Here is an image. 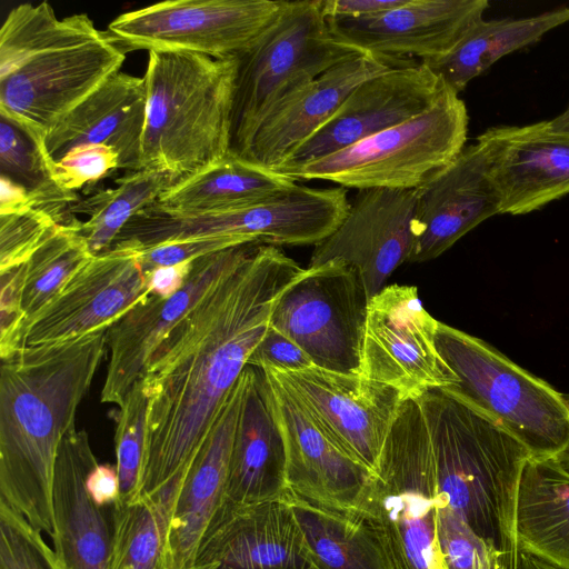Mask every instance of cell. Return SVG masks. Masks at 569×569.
<instances>
[{
  "label": "cell",
  "instance_id": "cell-35",
  "mask_svg": "<svg viewBox=\"0 0 569 569\" xmlns=\"http://www.w3.org/2000/svg\"><path fill=\"white\" fill-rule=\"evenodd\" d=\"M147 409L148 395L140 377L127 393L117 418L114 442L119 505L139 498L146 456Z\"/></svg>",
  "mask_w": 569,
  "mask_h": 569
},
{
  "label": "cell",
  "instance_id": "cell-31",
  "mask_svg": "<svg viewBox=\"0 0 569 569\" xmlns=\"http://www.w3.org/2000/svg\"><path fill=\"white\" fill-rule=\"evenodd\" d=\"M283 498L293 511L315 569H388L373 529L359 513L310 502L289 489Z\"/></svg>",
  "mask_w": 569,
  "mask_h": 569
},
{
  "label": "cell",
  "instance_id": "cell-2",
  "mask_svg": "<svg viewBox=\"0 0 569 569\" xmlns=\"http://www.w3.org/2000/svg\"><path fill=\"white\" fill-rule=\"evenodd\" d=\"M106 331L2 359L0 500L33 527L53 532L52 485L58 451L104 356Z\"/></svg>",
  "mask_w": 569,
  "mask_h": 569
},
{
  "label": "cell",
  "instance_id": "cell-29",
  "mask_svg": "<svg viewBox=\"0 0 569 569\" xmlns=\"http://www.w3.org/2000/svg\"><path fill=\"white\" fill-rule=\"evenodd\" d=\"M296 184L277 170L229 153L221 161L177 180L161 193L157 203L180 214L236 211L267 201Z\"/></svg>",
  "mask_w": 569,
  "mask_h": 569
},
{
  "label": "cell",
  "instance_id": "cell-47",
  "mask_svg": "<svg viewBox=\"0 0 569 569\" xmlns=\"http://www.w3.org/2000/svg\"><path fill=\"white\" fill-rule=\"evenodd\" d=\"M515 569H565L551 565L527 551L518 550Z\"/></svg>",
  "mask_w": 569,
  "mask_h": 569
},
{
  "label": "cell",
  "instance_id": "cell-27",
  "mask_svg": "<svg viewBox=\"0 0 569 569\" xmlns=\"http://www.w3.org/2000/svg\"><path fill=\"white\" fill-rule=\"evenodd\" d=\"M244 376L224 497L237 505L281 499L288 491L284 442L271 385L261 368L247 366Z\"/></svg>",
  "mask_w": 569,
  "mask_h": 569
},
{
  "label": "cell",
  "instance_id": "cell-48",
  "mask_svg": "<svg viewBox=\"0 0 569 569\" xmlns=\"http://www.w3.org/2000/svg\"><path fill=\"white\" fill-rule=\"evenodd\" d=\"M546 124L551 132L569 137V106L562 113L546 121Z\"/></svg>",
  "mask_w": 569,
  "mask_h": 569
},
{
  "label": "cell",
  "instance_id": "cell-20",
  "mask_svg": "<svg viewBox=\"0 0 569 569\" xmlns=\"http://www.w3.org/2000/svg\"><path fill=\"white\" fill-rule=\"evenodd\" d=\"M189 569H315L284 498L223 501L200 539Z\"/></svg>",
  "mask_w": 569,
  "mask_h": 569
},
{
  "label": "cell",
  "instance_id": "cell-33",
  "mask_svg": "<svg viewBox=\"0 0 569 569\" xmlns=\"http://www.w3.org/2000/svg\"><path fill=\"white\" fill-rule=\"evenodd\" d=\"M174 182L168 173L143 169L117 180L116 188L98 191L72 203L70 214L90 216L87 221L79 222V231L86 238L92 256L109 251L128 221L156 203Z\"/></svg>",
  "mask_w": 569,
  "mask_h": 569
},
{
  "label": "cell",
  "instance_id": "cell-6",
  "mask_svg": "<svg viewBox=\"0 0 569 569\" xmlns=\"http://www.w3.org/2000/svg\"><path fill=\"white\" fill-rule=\"evenodd\" d=\"M357 513L373 529L388 569H446L431 443L417 400L401 402Z\"/></svg>",
  "mask_w": 569,
  "mask_h": 569
},
{
  "label": "cell",
  "instance_id": "cell-21",
  "mask_svg": "<svg viewBox=\"0 0 569 569\" xmlns=\"http://www.w3.org/2000/svg\"><path fill=\"white\" fill-rule=\"evenodd\" d=\"M267 377L284 442L288 489L310 502L357 513L371 471L335 445L297 399Z\"/></svg>",
  "mask_w": 569,
  "mask_h": 569
},
{
  "label": "cell",
  "instance_id": "cell-11",
  "mask_svg": "<svg viewBox=\"0 0 569 569\" xmlns=\"http://www.w3.org/2000/svg\"><path fill=\"white\" fill-rule=\"evenodd\" d=\"M271 0H172L122 13L108 34L124 50L226 58L248 49L279 11Z\"/></svg>",
  "mask_w": 569,
  "mask_h": 569
},
{
  "label": "cell",
  "instance_id": "cell-9",
  "mask_svg": "<svg viewBox=\"0 0 569 569\" xmlns=\"http://www.w3.org/2000/svg\"><path fill=\"white\" fill-rule=\"evenodd\" d=\"M468 122L465 101L445 83L421 113L281 173L296 182L321 180L358 190L416 189L462 151Z\"/></svg>",
  "mask_w": 569,
  "mask_h": 569
},
{
  "label": "cell",
  "instance_id": "cell-7",
  "mask_svg": "<svg viewBox=\"0 0 569 569\" xmlns=\"http://www.w3.org/2000/svg\"><path fill=\"white\" fill-rule=\"evenodd\" d=\"M437 350L457 378L446 388L498 422L532 458L569 450V398L480 338L438 322Z\"/></svg>",
  "mask_w": 569,
  "mask_h": 569
},
{
  "label": "cell",
  "instance_id": "cell-46",
  "mask_svg": "<svg viewBox=\"0 0 569 569\" xmlns=\"http://www.w3.org/2000/svg\"><path fill=\"white\" fill-rule=\"evenodd\" d=\"M0 214L34 208L29 191L3 174L0 176Z\"/></svg>",
  "mask_w": 569,
  "mask_h": 569
},
{
  "label": "cell",
  "instance_id": "cell-43",
  "mask_svg": "<svg viewBox=\"0 0 569 569\" xmlns=\"http://www.w3.org/2000/svg\"><path fill=\"white\" fill-rule=\"evenodd\" d=\"M86 489L99 507H113L119 503L120 481L117 467L97 463L87 476Z\"/></svg>",
  "mask_w": 569,
  "mask_h": 569
},
{
  "label": "cell",
  "instance_id": "cell-25",
  "mask_svg": "<svg viewBox=\"0 0 569 569\" xmlns=\"http://www.w3.org/2000/svg\"><path fill=\"white\" fill-rule=\"evenodd\" d=\"M146 116L144 79L118 71L51 127L39 151L49 167L76 147L104 144L120 169L139 171Z\"/></svg>",
  "mask_w": 569,
  "mask_h": 569
},
{
  "label": "cell",
  "instance_id": "cell-15",
  "mask_svg": "<svg viewBox=\"0 0 569 569\" xmlns=\"http://www.w3.org/2000/svg\"><path fill=\"white\" fill-rule=\"evenodd\" d=\"M260 244L221 250L193 261L184 286L172 297L150 295L106 331L110 357L101 402L119 407L144 367L170 331Z\"/></svg>",
  "mask_w": 569,
  "mask_h": 569
},
{
  "label": "cell",
  "instance_id": "cell-28",
  "mask_svg": "<svg viewBox=\"0 0 569 569\" xmlns=\"http://www.w3.org/2000/svg\"><path fill=\"white\" fill-rule=\"evenodd\" d=\"M518 550L569 569V472L558 458H528L518 486Z\"/></svg>",
  "mask_w": 569,
  "mask_h": 569
},
{
  "label": "cell",
  "instance_id": "cell-41",
  "mask_svg": "<svg viewBox=\"0 0 569 569\" xmlns=\"http://www.w3.org/2000/svg\"><path fill=\"white\" fill-rule=\"evenodd\" d=\"M238 246H244V243L233 237L203 238L169 242L139 250V261L143 272L146 273L157 267L174 266L182 262L193 261L210 253Z\"/></svg>",
  "mask_w": 569,
  "mask_h": 569
},
{
  "label": "cell",
  "instance_id": "cell-45",
  "mask_svg": "<svg viewBox=\"0 0 569 569\" xmlns=\"http://www.w3.org/2000/svg\"><path fill=\"white\" fill-rule=\"evenodd\" d=\"M193 261L174 266L157 267L146 272L149 292L161 299L172 297L184 286L192 269Z\"/></svg>",
  "mask_w": 569,
  "mask_h": 569
},
{
  "label": "cell",
  "instance_id": "cell-36",
  "mask_svg": "<svg viewBox=\"0 0 569 569\" xmlns=\"http://www.w3.org/2000/svg\"><path fill=\"white\" fill-rule=\"evenodd\" d=\"M437 539L446 569H507L501 552L475 533L438 495Z\"/></svg>",
  "mask_w": 569,
  "mask_h": 569
},
{
  "label": "cell",
  "instance_id": "cell-5",
  "mask_svg": "<svg viewBox=\"0 0 569 569\" xmlns=\"http://www.w3.org/2000/svg\"><path fill=\"white\" fill-rule=\"evenodd\" d=\"M237 68V56L149 51L141 170L177 181L229 154Z\"/></svg>",
  "mask_w": 569,
  "mask_h": 569
},
{
  "label": "cell",
  "instance_id": "cell-32",
  "mask_svg": "<svg viewBox=\"0 0 569 569\" xmlns=\"http://www.w3.org/2000/svg\"><path fill=\"white\" fill-rule=\"evenodd\" d=\"M188 467L153 493L114 506L110 569H160L172 510Z\"/></svg>",
  "mask_w": 569,
  "mask_h": 569
},
{
  "label": "cell",
  "instance_id": "cell-50",
  "mask_svg": "<svg viewBox=\"0 0 569 569\" xmlns=\"http://www.w3.org/2000/svg\"><path fill=\"white\" fill-rule=\"evenodd\" d=\"M160 569H184V568H180V567H177L172 563H170L169 561H167L164 558H163V562L160 567Z\"/></svg>",
  "mask_w": 569,
  "mask_h": 569
},
{
  "label": "cell",
  "instance_id": "cell-14",
  "mask_svg": "<svg viewBox=\"0 0 569 569\" xmlns=\"http://www.w3.org/2000/svg\"><path fill=\"white\" fill-rule=\"evenodd\" d=\"M150 295L139 250L113 246L93 256L34 315L24 328L21 348L63 343L108 330Z\"/></svg>",
  "mask_w": 569,
  "mask_h": 569
},
{
  "label": "cell",
  "instance_id": "cell-4",
  "mask_svg": "<svg viewBox=\"0 0 569 569\" xmlns=\"http://www.w3.org/2000/svg\"><path fill=\"white\" fill-rule=\"evenodd\" d=\"M416 400L431 443L438 497L515 569L517 493L528 449L448 389H430Z\"/></svg>",
  "mask_w": 569,
  "mask_h": 569
},
{
  "label": "cell",
  "instance_id": "cell-19",
  "mask_svg": "<svg viewBox=\"0 0 569 569\" xmlns=\"http://www.w3.org/2000/svg\"><path fill=\"white\" fill-rule=\"evenodd\" d=\"M495 214H501L500 196L485 148L476 141L417 188L408 262L439 257Z\"/></svg>",
  "mask_w": 569,
  "mask_h": 569
},
{
  "label": "cell",
  "instance_id": "cell-39",
  "mask_svg": "<svg viewBox=\"0 0 569 569\" xmlns=\"http://www.w3.org/2000/svg\"><path fill=\"white\" fill-rule=\"evenodd\" d=\"M120 169L119 154L104 144H82L68 151L49 167L53 182L62 190L74 192Z\"/></svg>",
  "mask_w": 569,
  "mask_h": 569
},
{
  "label": "cell",
  "instance_id": "cell-26",
  "mask_svg": "<svg viewBox=\"0 0 569 569\" xmlns=\"http://www.w3.org/2000/svg\"><path fill=\"white\" fill-rule=\"evenodd\" d=\"M244 386L243 370L186 471L172 510L164 553L166 560L177 567L189 569L201 537L224 501Z\"/></svg>",
  "mask_w": 569,
  "mask_h": 569
},
{
  "label": "cell",
  "instance_id": "cell-42",
  "mask_svg": "<svg viewBox=\"0 0 569 569\" xmlns=\"http://www.w3.org/2000/svg\"><path fill=\"white\" fill-rule=\"evenodd\" d=\"M248 366L263 370L293 371L315 365L296 342L269 326L264 337L250 356Z\"/></svg>",
  "mask_w": 569,
  "mask_h": 569
},
{
  "label": "cell",
  "instance_id": "cell-16",
  "mask_svg": "<svg viewBox=\"0 0 569 569\" xmlns=\"http://www.w3.org/2000/svg\"><path fill=\"white\" fill-rule=\"evenodd\" d=\"M445 82L423 62L392 68L356 87L279 167L283 172L343 150L427 110Z\"/></svg>",
  "mask_w": 569,
  "mask_h": 569
},
{
  "label": "cell",
  "instance_id": "cell-34",
  "mask_svg": "<svg viewBox=\"0 0 569 569\" xmlns=\"http://www.w3.org/2000/svg\"><path fill=\"white\" fill-rule=\"evenodd\" d=\"M79 220L58 224L51 236L24 263L22 310L27 323L48 305L70 278L92 259ZM22 345V343H21Z\"/></svg>",
  "mask_w": 569,
  "mask_h": 569
},
{
  "label": "cell",
  "instance_id": "cell-37",
  "mask_svg": "<svg viewBox=\"0 0 569 569\" xmlns=\"http://www.w3.org/2000/svg\"><path fill=\"white\" fill-rule=\"evenodd\" d=\"M0 569H63L42 532L0 500Z\"/></svg>",
  "mask_w": 569,
  "mask_h": 569
},
{
  "label": "cell",
  "instance_id": "cell-23",
  "mask_svg": "<svg viewBox=\"0 0 569 569\" xmlns=\"http://www.w3.org/2000/svg\"><path fill=\"white\" fill-rule=\"evenodd\" d=\"M97 463L88 433L71 429L60 443L52 485L51 539L63 569H110L114 506L99 507L86 489Z\"/></svg>",
  "mask_w": 569,
  "mask_h": 569
},
{
  "label": "cell",
  "instance_id": "cell-24",
  "mask_svg": "<svg viewBox=\"0 0 569 569\" xmlns=\"http://www.w3.org/2000/svg\"><path fill=\"white\" fill-rule=\"evenodd\" d=\"M405 66L410 64L362 52L339 62L272 108L257 129L243 161L269 169L279 167L337 111L356 87Z\"/></svg>",
  "mask_w": 569,
  "mask_h": 569
},
{
  "label": "cell",
  "instance_id": "cell-1",
  "mask_svg": "<svg viewBox=\"0 0 569 569\" xmlns=\"http://www.w3.org/2000/svg\"><path fill=\"white\" fill-rule=\"evenodd\" d=\"M305 270L280 247L257 246L154 350L141 376L148 409L139 498L190 465L276 303Z\"/></svg>",
  "mask_w": 569,
  "mask_h": 569
},
{
  "label": "cell",
  "instance_id": "cell-3",
  "mask_svg": "<svg viewBox=\"0 0 569 569\" xmlns=\"http://www.w3.org/2000/svg\"><path fill=\"white\" fill-rule=\"evenodd\" d=\"M124 50L86 13L13 8L0 30V116L38 147L64 114L120 71Z\"/></svg>",
  "mask_w": 569,
  "mask_h": 569
},
{
  "label": "cell",
  "instance_id": "cell-40",
  "mask_svg": "<svg viewBox=\"0 0 569 569\" xmlns=\"http://www.w3.org/2000/svg\"><path fill=\"white\" fill-rule=\"evenodd\" d=\"M0 357H12L21 348L26 320L22 310L24 263L0 271Z\"/></svg>",
  "mask_w": 569,
  "mask_h": 569
},
{
  "label": "cell",
  "instance_id": "cell-30",
  "mask_svg": "<svg viewBox=\"0 0 569 569\" xmlns=\"http://www.w3.org/2000/svg\"><path fill=\"white\" fill-rule=\"evenodd\" d=\"M569 21V7L519 19H479L445 56L423 61L447 86L460 93L503 56L540 40Z\"/></svg>",
  "mask_w": 569,
  "mask_h": 569
},
{
  "label": "cell",
  "instance_id": "cell-17",
  "mask_svg": "<svg viewBox=\"0 0 569 569\" xmlns=\"http://www.w3.org/2000/svg\"><path fill=\"white\" fill-rule=\"evenodd\" d=\"M416 189L358 190L339 226L315 246L309 266L339 259L357 269L371 299L408 262L413 244Z\"/></svg>",
  "mask_w": 569,
  "mask_h": 569
},
{
  "label": "cell",
  "instance_id": "cell-12",
  "mask_svg": "<svg viewBox=\"0 0 569 569\" xmlns=\"http://www.w3.org/2000/svg\"><path fill=\"white\" fill-rule=\"evenodd\" d=\"M438 322L415 286H386L368 303L360 375L396 389L405 400L457 385L436 347Z\"/></svg>",
  "mask_w": 569,
  "mask_h": 569
},
{
  "label": "cell",
  "instance_id": "cell-49",
  "mask_svg": "<svg viewBox=\"0 0 569 569\" xmlns=\"http://www.w3.org/2000/svg\"><path fill=\"white\" fill-rule=\"evenodd\" d=\"M563 466V468L569 472V450L558 458Z\"/></svg>",
  "mask_w": 569,
  "mask_h": 569
},
{
  "label": "cell",
  "instance_id": "cell-10",
  "mask_svg": "<svg viewBox=\"0 0 569 569\" xmlns=\"http://www.w3.org/2000/svg\"><path fill=\"white\" fill-rule=\"evenodd\" d=\"M369 297L351 264L309 266L276 303L270 326L296 342L316 367L360 373Z\"/></svg>",
  "mask_w": 569,
  "mask_h": 569
},
{
  "label": "cell",
  "instance_id": "cell-8",
  "mask_svg": "<svg viewBox=\"0 0 569 569\" xmlns=\"http://www.w3.org/2000/svg\"><path fill=\"white\" fill-rule=\"evenodd\" d=\"M357 53L330 31L322 0L281 1L273 20L237 56L229 153L243 160L278 102Z\"/></svg>",
  "mask_w": 569,
  "mask_h": 569
},
{
  "label": "cell",
  "instance_id": "cell-38",
  "mask_svg": "<svg viewBox=\"0 0 569 569\" xmlns=\"http://www.w3.org/2000/svg\"><path fill=\"white\" fill-rule=\"evenodd\" d=\"M58 224L40 208L0 214V271L26 263Z\"/></svg>",
  "mask_w": 569,
  "mask_h": 569
},
{
  "label": "cell",
  "instance_id": "cell-18",
  "mask_svg": "<svg viewBox=\"0 0 569 569\" xmlns=\"http://www.w3.org/2000/svg\"><path fill=\"white\" fill-rule=\"evenodd\" d=\"M488 7L486 0H406L375 16L327 22L339 41L359 52L412 64L449 52Z\"/></svg>",
  "mask_w": 569,
  "mask_h": 569
},
{
  "label": "cell",
  "instance_id": "cell-22",
  "mask_svg": "<svg viewBox=\"0 0 569 569\" xmlns=\"http://www.w3.org/2000/svg\"><path fill=\"white\" fill-rule=\"evenodd\" d=\"M485 148L501 214H526L569 193V137L546 121L491 127L477 137Z\"/></svg>",
  "mask_w": 569,
  "mask_h": 569
},
{
  "label": "cell",
  "instance_id": "cell-13",
  "mask_svg": "<svg viewBox=\"0 0 569 569\" xmlns=\"http://www.w3.org/2000/svg\"><path fill=\"white\" fill-rule=\"evenodd\" d=\"M263 371L297 399L346 455L370 471L376 468L405 400L399 391L360 373H341L316 366Z\"/></svg>",
  "mask_w": 569,
  "mask_h": 569
},
{
  "label": "cell",
  "instance_id": "cell-44",
  "mask_svg": "<svg viewBox=\"0 0 569 569\" xmlns=\"http://www.w3.org/2000/svg\"><path fill=\"white\" fill-rule=\"evenodd\" d=\"M406 0H322L327 19H356L375 16L403 4Z\"/></svg>",
  "mask_w": 569,
  "mask_h": 569
}]
</instances>
